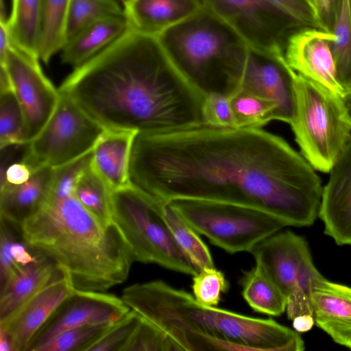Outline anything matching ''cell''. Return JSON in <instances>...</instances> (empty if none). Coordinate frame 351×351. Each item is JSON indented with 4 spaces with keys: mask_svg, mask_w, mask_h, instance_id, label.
Segmentation results:
<instances>
[{
    "mask_svg": "<svg viewBox=\"0 0 351 351\" xmlns=\"http://www.w3.org/2000/svg\"><path fill=\"white\" fill-rule=\"evenodd\" d=\"M71 0H43V20L39 59L47 63L66 43V21Z\"/></svg>",
    "mask_w": 351,
    "mask_h": 351,
    "instance_id": "28",
    "label": "cell"
},
{
    "mask_svg": "<svg viewBox=\"0 0 351 351\" xmlns=\"http://www.w3.org/2000/svg\"><path fill=\"white\" fill-rule=\"evenodd\" d=\"M43 20V0H12L11 14L7 20L10 41L39 60Z\"/></svg>",
    "mask_w": 351,
    "mask_h": 351,
    "instance_id": "24",
    "label": "cell"
},
{
    "mask_svg": "<svg viewBox=\"0 0 351 351\" xmlns=\"http://www.w3.org/2000/svg\"><path fill=\"white\" fill-rule=\"evenodd\" d=\"M178 350H180L178 346L164 331L141 315V319L123 351Z\"/></svg>",
    "mask_w": 351,
    "mask_h": 351,
    "instance_id": "35",
    "label": "cell"
},
{
    "mask_svg": "<svg viewBox=\"0 0 351 351\" xmlns=\"http://www.w3.org/2000/svg\"><path fill=\"white\" fill-rule=\"evenodd\" d=\"M130 311L121 298L112 294L74 289L38 331L27 351H38L55 335L69 328L88 324H113Z\"/></svg>",
    "mask_w": 351,
    "mask_h": 351,
    "instance_id": "14",
    "label": "cell"
},
{
    "mask_svg": "<svg viewBox=\"0 0 351 351\" xmlns=\"http://www.w3.org/2000/svg\"><path fill=\"white\" fill-rule=\"evenodd\" d=\"M293 327L298 332H307L312 329L315 324V318L313 315L304 314L295 317L292 319Z\"/></svg>",
    "mask_w": 351,
    "mask_h": 351,
    "instance_id": "43",
    "label": "cell"
},
{
    "mask_svg": "<svg viewBox=\"0 0 351 351\" xmlns=\"http://www.w3.org/2000/svg\"><path fill=\"white\" fill-rule=\"evenodd\" d=\"M193 295L202 304L217 306L221 294L226 292L229 283L222 271L215 267H204L193 276Z\"/></svg>",
    "mask_w": 351,
    "mask_h": 351,
    "instance_id": "36",
    "label": "cell"
},
{
    "mask_svg": "<svg viewBox=\"0 0 351 351\" xmlns=\"http://www.w3.org/2000/svg\"><path fill=\"white\" fill-rule=\"evenodd\" d=\"M156 37L174 66L204 95L237 90L247 46L207 9Z\"/></svg>",
    "mask_w": 351,
    "mask_h": 351,
    "instance_id": "5",
    "label": "cell"
},
{
    "mask_svg": "<svg viewBox=\"0 0 351 351\" xmlns=\"http://www.w3.org/2000/svg\"><path fill=\"white\" fill-rule=\"evenodd\" d=\"M289 123L302 155L316 170L328 173L351 141V114L343 97L300 74Z\"/></svg>",
    "mask_w": 351,
    "mask_h": 351,
    "instance_id": "6",
    "label": "cell"
},
{
    "mask_svg": "<svg viewBox=\"0 0 351 351\" xmlns=\"http://www.w3.org/2000/svg\"><path fill=\"white\" fill-rule=\"evenodd\" d=\"M58 90L105 129L152 134L204 124L205 95L174 66L156 36L129 25Z\"/></svg>",
    "mask_w": 351,
    "mask_h": 351,
    "instance_id": "2",
    "label": "cell"
},
{
    "mask_svg": "<svg viewBox=\"0 0 351 351\" xmlns=\"http://www.w3.org/2000/svg\"><path fill=\"white\" fill-rule=\"evenodd\" d=\"M296 73L284 53L269 54L247 47L238 75L237 89L252 93L275 107L274 120L289 123L295 108Z\"/></svg>",
    "mask_w": 351,
    "mask_h": 351,
    "instance_id": "13",
    "label": "cell"
},
{
    "mask_svg": "<svg viewBox=\"0 0 351 351\" xmlns=\"http://www.w3.org/2000/svg\"><path fill=\"white\" fill-rule=\"evenodd\" d=\"M136 134L130 130L106 129L93 149L92 167L111 190L131 184L130 165Z\"/></svg>",
    "mask_w": 351,
    "mask_h": 351,
    "instance_id": "21",
    "label": "cell"
},
{
    "mask_svg": "<svg viewBox=\"0 0 351 351\" xmlns=\"http://www.w3.org/2000/svg\"><path fill=\"white\" fill-rule=\"evenodd\" d=\"M120 15H125V12L117 0H71L66 21L67 40L96 21Z\"/></svg>",
    "mask_w": 351,
    "mask_h": 351,
    "instance_id": "32",
    "label": "cell"
},
{
    "mask_svg": "<svg viewBox=\"0 0 351 351\" xmlns=\"http://www.w3.org/2000/svg\"><path fill=\"white\" fill-rule=\"evenodd\" d=\"M343 99H344L346 106L349 110V112L351 114V95L345 97Z\"/></svg>",
    "mask_w": 351,
    "mask_h": 351,
    "instance_id": "46",
    "label": "cell"
},
{
    "mask_svg": "<svg viewBox=\"0 0 351 351\" xmlns=\"http://www.w3.org/2000/svg\"><path fill=\"white\" fill-rule=\"evenodd\" d=\"M74 289L67 278L56 280L0 321V330L9 337L13 351H27L38 331Z\"/></svg>",
    "mask_w": 351,
    "mask_h": 351,
    "instance_id": "17",
    "label": "cell"
},
{
    "mask_svg": "<svg viewBox=\"0 0 351 351\" xmlns=\"http://www.w3.org/2000/svg\"><path fill=\"white\" fill-rule=\"evenodd\" d=\"M156 197L132 183L112 190V221L126 241L134 261L195 275L197 270L173 241L156 210Z\"/></svg>",
    "mask_w": 351,
    "mask_h": 351,
    "instance_id": "7",
    "label": "cell"
},
{
    "mask_svg": "<svg viewBox=\"0 0 351 351\" xmlns=\"http://www.w3.org/2000/svg\"><path fill=\"white\" fill-rule=\"evenodd\" d=\"M203 123L217 128H234L229 95L211 93L205 95L202 106Z\"/></svg>",
    "mask_w": 351,
    "mask_h": 351,
    "instance_id": "39",
    "label": "cell"
},
{
    "mask_svg": "<svg viewBox=\"0 0 351 351\" xmlns=\"http://www.w3.org/2000/svg\"><path fill=\"white\" fill-rule=\"evenodd\" d=\"M328 173L318 217L326 235L339 245L351 247V141Z\"/></svg>",
    "mask_w": 351,
    "mask_h": 351,
    "instance_id": "16",
    "label": "cell"
},
{
    "mask_svg": "<svg viewBox=\"0 0 351 351\" xmlns=\"http://www.w3.org/2000/svg\"><path fill=\"white\" fill-rule=\"evenodd\" d=\"M111 191L108 184L90 164L80 176L74 195L102 224L110 226L113 223Z\"/></svg>",
    "mask_w": 351,
    "mask_h": 351,
    "instance_id": "30",
    "label": "cell"
},
{
    "mask_svg": "<svg viewBox=\"0 0 351 351\" xmlns=\"http://www.w3.org/2000/svg\"><path fill=\"white\" fill-rule=\"evenodd\" d=\"M64 278H66L64 271L52 259L38 252L32 261L16 269L0 287V321L8 318L43 288Z\"/></svg>",
    "mask_w": 351,
    "mask_h": 351,
    "instance_id": "20",
    "label": "cell"
},
{
    "mask_svg": "<svg viewBox=\"0 0 351 351\" xmlns=\"http://www.w3.org/2000/svg\"><path fill=\"white\" fill-rule=\"evenodd\" d=\"M336 0H320V16L326 28L330 31Z\"/></svg>",
    "mask_w": 351,
    "mask_h": 351,
    "instance_id": "42",
    "label": "cell"
},
{
    "mask_svg": "<svg viewBox=\"0 0 351 351\" xmlns=\"http://www.w3.org/2000/svg\"><path fill=\"white\" fill-rule=\"evenodd\" d=\"M0 287L14 272L30 263L38 252L24 240L21 226L0 219Z\"/></svg>",
    "mask_w": 351,
    "mask_h": 351,
    "instance_id": "29",
    "label": "cell"
},
{
    "mask_svg": "<svg viewBox=\"0 0 351 351\" xmlns=\"http://www.w3.org/2000/svg\"><path fill=\"white\" fill-rule=\"evenodd\" d=\"M350 4H351V0H350Z\"/></svg>",
    "mask_w": 351,
    "mask_h": 351,
    "instance_id": "48",
    "label": "cell"
},
{
    "mask_svg": "<svg viewBox=\"0 0 351 351\" xmlns=\"http://www.w3.org/2000/svg\"><path fill=\"white\" fill-rule=\"evenodd\" d=\"M306 1L308 3V5L311 6L312 10L314 11L315 14L318 16V18L322 21L321 16H320V11H321L320 0H306Z\"/></svg>",
    "mask_w": 351,
    "mask_h": 351,
    "instance_id": "45",
    "label": "cell"
},
{
    "mask_svg": "<svg viewBox=\"0 0 351 351\" xmlns=\"http://www.w3.org/2000/svg\"><path fill=\"white\" fill-rule=\"evenodd\" d=\"M167 202L199 235L230 254L250 252L287 226L276 216L249 206L184 198Z\"/></svg>",
    "mask_w": 351,
    "mask_h": 351,
    "instance_id": "8",
    "label": "cell"
},
{
    "mask_svg": "<svg viewBox=\"0 0 351 351\" xmlns=\"http://www.w3.org/2000/svg\"><path fill=\"white\" fill-rule=\"evenodd\" d=\"M125 15L111 16L96 21L69 38L61 51L63 63L78 67L101 51L127 29Z\"/></svg>",
    "mask_w": 351,
    "mask_h": 351,
    "instance_id": "23",
    "label": "cell"
},
{
    "mask_svg": "<svg viewBox=\"0 0 351 351\" xmlns=\"http://www.w3.org/2000/svg\"><path fill=\"white\" fill-rule=\"evenodd\" d=\"M111 324H88L66 329L47 341L38 351H85Z\"/></svg>",
    "mask_w": 351,
    "mask_h": 351,
    "instance_id": "34",
    "label": "cell"
},
{
    "mask_svg": "<svg viewBox=\"0 0 351 351\" xmlns=\"http://www.w3.org/2000/svg\"><path fill=\"white\" fill-rule=\"evenodd\" d=\"M27 143L25 117L10 85L0 87V147Z\"/></svg>",
    "mask_w": 351,
    "mask_h": 351,
    "instance_id": "33",
    "label": "cell"
},
{
    "mask_svg": "<svg viewBox=\"0 0 351 351\" xmlns=\"http://www.w3.org/2000/svg\"><path fill=\"white\" fill-rule=\"evenodd\" d=\"M53 176V168L42 167L24 183L0 186V219L21 226L47 199Z\"/></svg>",
    "mask_w": 351,
    "mask_h": 351,
    "instance_id": "22",
    "label": "cell"
},
{
    "mask_svg": "<svg viewBox=\"0 0 351 351\" xmlns=\"http://www.w3.org/2000/svg\"><path fill=\"white\" fill-rule=\"evenodd\" d=\"M315 169L280 136L261 128L201 125L137 133L130 182L160 200L196 199L249 206L288 226H310L323 186Z\"/></svg>",
    "mask_w": 351,
    "mask_h": 351,
    "instance_id": "1",
    "label": "cell"
},
{
    "mask_svg": "<svg viewBox=\"0 0 351 351\" xmlns=\"http://www.w3.org/2000/svg\"><path fill=\"white\" fill-rule=\"evenodd\" d=\"M60 94L50 119L28 143L23 162L33 171L56 168L91 152L106 130L71 98Z\"/></svg>",
    "mask_w": 351,
    "mask_h": 351,
    "instance_id": "10",
    "label": "cell"
},
{
    "mask_svg": "<svg viewBox=\"0 0 351 351\" xmlns=\"http://www.w3.org/2000/svg\"><path fill=\"white\" fill-rule=\"evenodd\" d=\"M205 8L256 51L283 53L287 38L300 29L266 0H203Z\"/></svg>",
    "mask_w": 351,
    "mask_h": 351,
    "instance_id": "11",
    "label": "cell"
},
{
    "mask_svg": "<svg viewBox=\"0 0 351 351\" xmlns=\"http://www.w3.org/2000/svg\"><path fill=\"white\" fill-rule=\"evenodd\" d=\"M333 34L327 30L308 27L292 33L284 47L288 65L298 74L317 82L345 97L337 74L332 50Z\"/></svg>",
    "mask_w": 351,
    "mask_h": 351,
    "instance_id": "15",
    "label": "cell"
},
{
    "mask_svg": "<svg viewBox=\"0 0 351 351\" xmlns=\"http://www.w3.org/2000/svg\"><path fill=\"white\" fill-rule=\"evenodd\" d=\"M156 210L173 241L197 270L215 267L209 249L199 234L167 202L156 197Z\"/></svg>",
    "mask_w": 351,
    "mask_h": 351,
    "instance_id": "25",
    "label": "cell"
},
{
    "mask_svg": "<svg viewBox=\"0 0 351 351\" xmlns=\"http://www.w3.org/2000/svg\"><path fill=\"white\" fill-rule=\"evenodd\" d=\"M287 297L289 319L313 315L310 293L315 281L324 276L315 267L306 240L290 231H278L250 251Z\"/></svg>",
    "mask_w": 351,
    "mask_h": 351,
    "instance_id": "9",
    "label": "cell"
},
{
    "mask_svg": "<svg viewBox=\"0 0 351 351\" xmlns=\"http://www.w3.org/2000/svg\"><path fill=\"white\" fill-rule=\"evenodd\" d=\"M0 351H13L9 337L1 330H0Z\"/></svg>",
    "mask_w": 351,
    "mask_h": 351,
    "instance_id": "44",
    "label": "cell"
},
{
    "mask_svg": "<svg viewBox=\"0 0 351 351\" xmlns=\"http://www.w3.org/2000/svg\"><path fill=\"white\" fill-rule=\"evenodd\" d=\"M234 128H261L274 120V106L252 93L238 89L229 95Z\"/></svg>",
    "mask_w": 351,
    "mask_h": 351,
    "instance_id": "31",
    "label": "cell"
},
{
    "mask_svg": "<svg viewBox=\"0 0 351 351\" xmlns=\"http://www.w3.org/2000/svg\"><path fill=\"white\" fill-rule=\"evenodd\" d=\"M131 309L146 318L180 350L302 351L299 332L272 319H262L208 306L193 294L160 280L136 283L121 296Z\"/></svg>",
    "mask_w": 351,
    "mask_h": 351,
    "instance_id": "3",
    "label": "cell"
},
{
    "mask_svg": "<svg viewBox=\"0 0 351 351\" xmlns=\"http://www.w3.org/2000/svg\"><path fill=\"white\" fill-rule=\"evenodd\" d=\"M140 319L141 315L130 309L93 341L85 351H123Z\"/></svg>",
    "mask_w": 351,
    "mask_h": 351,
    "instance_id": "37",
    "label": "cell"
},
{
    "mask_svg": "<svg viewBox=\"0 0 351 351\" xmlns=\"http://www.w3.org/2000/svg\"><path fill=\"white\" fill-rule=\"evenodd\" d=\"M21 230L26 243L52 259L77 290L104 292L123 282L134 262L117 227L102 224L74 195L47 197Z\"/></svg>",
    "mask_w": 351,
    "mask_h": 351,
    "instance_id": "4",
    "label": "cell"
},
{
    "mask_svg": "<svg viewBox=\"0 0 351 351\" xmlns=\"http://www.w3.org/2000/svg\"><path fill=\"white\" fill-rule=\"evenodd\" d=\"M240 285L242 296L253 311L271 316L286 311L287 297L260 265L244 271Z\"/></svg>",
    "mask_w": 351,
    "mask_h": 351,
    "instance_id": "26",
    "label": "cell"
},
{
    "mask_svg": "<svg viewBox=\"0 0 351 351\" xmlns=\"http://www.w3.org/2000/svg\"><path fill=\"white\" fill-rule=\"evenodd\" d=\"M93 151L81 158L53 168L49 198L60 199L74 195L76 184L86 169L91 164Z\"/></svg>",
    "mask_w": 351,
    "mask_h": 351,
    "instance_id": "38",
    "label": "cell"
},
{
    "mask_svg": "<svg viewBox=\"0 0 351 351\" xmlns=\"http://www.w3.org/2000/svg\"><path fill=\"white\" fill-rule=\"evenodd\" d=\"M310 299L315 325L351 349V287L323 277L313 282Z\"/></svg>",
    "mask_w": 351,
    "mask_h": 351,
    "instance_id": "18",
    "label": "cell"
},
{
    "mask_svg": "<svg viewBox=\"0 0 351 351\" xmlns=\"http://www.w3.org/2000/svg\"><path fill=\"white\" fill-rule=\"evenodd\" d=\"M123 3L128 25L153 36L205 9L203 0H125Z\"/></svg>",
    "mask_w": 351,
    "mask_h": 351,
    "instance_id": "19",
    "label": "cell"
},
{
    "mask_svg": "<svg viewBox=\"0 0 351 351\" xmlns=\"http://www.w3.org/2000/svg\"><path fill=\"white\" fill-rule=\"evenodd\" d=\"M266 1L287 16L300 29L314 27L329 31L306 0Z\"/></svg>",
    "mask_w": 351,
    "mask_h": 351,
    "instance_id": "40",
    "label": "cell"
},
{
    "mask_svg": "<svg viewBox=\"0 0 351 351\" xmlns=\"http://www.w3.org/2000/svg\"><path fill=\"white\" fill-rule=\"evenodd\" d=\"M33 170L23 161L11 164L7 169L0 173V186L8 183L20 184L25 182L30 178Z\"/></svg>",
    "mask_w": 351,
    "mask_h": 351,
    "instance_id": "41",
    "label": "cell"
},
{
    "mask_svg": "<svg viewBox=\"0 0 351 351\" xmlns=\"http://www.w3.org/2000/svg\"><path fill=\"white\" fill-rule=\"evenodd\" d=\"M0 65L5 71L22 109L26 141L29 143L40 133L54 112L60 99L59 90L43 72L39 60L24 53L11 41L3 59L0 60Z\"/></svg>",
    "mask_w": 351,
    "mask_h": 351,
    "instance_id": "12",
    "label": "cell"
},
{
    "mask_svg": "<svg viewBox=\"0 0 351 351\" xmlns=\"http://www.w3.org/2000/svg\"><path fill=\"white\" fill-rule=\"evenodd\" d=\"M330 32L334 35L332 50L338 81L351 95V4L350 0H336Z\"/></svg>",
    "mask_w": 351,
    "mask_h": 351,
    "instance_id": "27",
    "label": "cell"
},
{
    "mask_svg": "<svg viewBox=\"0 0 351 351\" xmlns=\"http://www.w3.org/2000/svg\"><path fill=\"white\" fill-rule=\"evenodd\" d=\"M122 1H124L125 0H121Z\"/></svg>",
    "mask_w": 351,
    "mask_h": 351,
    "instance_id": "47",
    "label": "cell"
}]
</instances>
